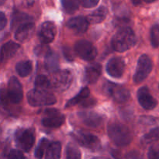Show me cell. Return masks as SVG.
I'll list each match as a JSON object with an SVG mask.
<instances>
[{
	"label": "cell",
	"mask_w": 159,
	"mask_h": 159,
	"mask_svg": "<svg viewBox=\"0 0 159 159\" xmlns=\"http://www.w3.org/2000/svg\"><path fill=\"white\" fill-rule=\"evenodd\" d=\"M48 79L50 89L62 92L69 88L72 83L73 76L71 71L68 70H57L52 73Z\"/></svg>",
	"instance_id": "3957f363"
},
{
	"label": "cell",
	"mask_w": 159,
	"mask_h": 159,
	"mask_svg": "<svg viewBox=\"0 0 159 159\" xmlns=\"http://www.w3.org/2000/svg\"><path fill=\"white\" fill-rule=\"evenodd\" d=\"M138 99L140 105L144 109L151 110L157 107V100L152 96L147 87H142L138 92Z\"/></svg>",
	"instance_id": "7c38bea8"
},
{
	"label": "cell",
	"mask_w": 159,
	"mask_h": 159,
	"mask_svg": "<svg viewBox=\"0 0 159 159\" xmlns=\"http://www.w3.org/2000/svg\"><path fill=\"white\" fill-rule=\"evenodd\" d=\"M61 154V144L58 141L49 144L47 148L45 159H60Z\"/></svg>",
	"instance_id": "44dd1931"
},
{
	"label": "cell",
	"mask_w": 159,
	"mask_h": 159,
	"mask_svg": "<svg viewBox=\"0 0 159 159\" xmlns=\"http://www.w3.org/2000/svg\"><path fill=\"white\" fill-rule=\"evenodd\" d=\"M148 158V159H159V143L155 144L149 148Z\"/></svg>",
	"instance_id": "1f68e13d"
},
{
	"label": "cell",
	"mask_w": 159,
	"mask_h": 159,
	"mask_svg": "<svg viewBox=\"0 0 159 159\" xmlns=\"http://www.w3.org/2000/svg\"><path fill=\"white\" fill-rule=\"evenodd\" d=\"M34 31V23L33 22H28L17 27L15 37L17 40L23 42L30 38Z\"/></svg>",
	"instance_id": "e0dca14e"
},
{
	"label": "cell",
	"mask_w": 159,
	"mask_h": 159,
	"mask_svg": "<svg viewBox=\"0 0 159 159\" xmlns=\"http://www.w3.org/2000/svg\"><path fill=\"white\" fill-rule=\"evenodd\" d=\"M23 87L20 81L16 77H12L8 83L7 97L11 102L18 104L23 99Z\"/></svg>",
	"instance_id": "8fae6325"
},
{
	"label": "cell",
	"mask_w": 159,
	"mask_h": 159,
	"mask_svg": "<svg viewBox=\"0 0 159 159\" xmlns=\"http://www.w3.org/2000/svg\"><path fill=\"white\" fill-rule=\"evenodd\" d=\"M8 159H26V158L20 151L12 150L9 154Z\"/></svg>",
	"instance_id": "836d02e7"
},
{
	"label": "cell",
	"mask_w": 159,
	"mask_h": 159,
	"mask_svg": "<svg viewBox=\"0 0 159 159\" xmlns=\"http://www.w3.org/2000/svg\"><path fill=\"white\" fill-rule=\"evenodd\" d=\"M108 134L112 141L120 147L128 145L133 139L130 129L120 123H113L109 125Z\"/></svg>",
	"instance_id": "7a4b0ae2"
},
{
	"label": "cell",
	"mask_w": 159,
	"mask_h": 159,
	"mask_svg": "<svg viewBox=\"0 0 159 159\" xmlns=\"http://www.w3.org/2000/svg\"><path fill=\"white\" fill-rule=\"evenodd\" d=\"M89 89L87 87L82 89L80 92H79V94L77 96H75V97H73L72 99H70L68 102L66 103V107H74V106L77 105L79 102H82L85 100V99L88 98V96H89Z\"/></svg>",
	"instance_id": "cb8c5ba5"
},
{
	"label": "cell",
	"mask_w": 159,
	"mask_h": 159,
	"mask_svg": "<svg viewBox=\"0 0 159 159\" xmlns=\"http://www.w3.org/2000/svg\"><path fill=\"white\" fill-rule=\"evenodd\" d=\"M7 23V19L3 12H0V30H3Z\"/></svg>",
	"instance_id": "8d00e7d4"
},
{
	"label": "cell",
	"mask_w": 159,
	"mask_h": 159,
	"mask_svg": "<svg viewBox=\"0 0 159 159\" xmlns=\"http://www.w3.org/2000/svg\"><path fill=\"white\" fill-rule=\"evenodd\" d=\"M71 134L72 138L82 147L93 151H97L100 148V141L97 137L92 134L83 131H76Z\"/></svg>",
	"instance_id": "52a82bcc"
},
{
	"label": "cell",
	"mask_w": 159,
	"mask_h": 159,
	"mask_svg": "<svg viewBox=\"0 0 159 159\" xmlns=\"http://www.w3.org/2000/svg\"><path fill=\"white\" fill-rule=\"evenodd\" d=\"M63 52H64V54H65V57H66L68 60L72 61L73 59H74L75 57L74 53L71 51V50L68 47H65V48H63Z\"/></svg>",
	"instance_id": "d590c367"
},
{
	"label": "cell",
	"mask_w": 159,
	"mask_h": 159,
	"mask_svg": "<svg viewBox=\"0 0 159 159\" xmlns=\"http://www.w3.org/2000/svg\"><path fill=\"white\" fill-rule=\"evenodd\" d=\"M65 118L63 114L55 109L45 110L44 117L42 120V124L44 127L49 128H57L65 123Z\"/></svg>",
	"instance_id": "30bf717a"
},
{
	"label": "cell",
	"mask_w": 159,
	"mask_h": 159,
	"mask_svg": "<svg viewBox=\"0 0 159 159\" xmlns=\"http://www.w3.org/2000/svg\"><path fill=\"white\" fill-rule=\"evenodd\" d=\"M151 43L154 48L159 47V25H155L151 30Z\"/></svg>",
	"instance_id": "4dcf8cb0"
},
{
	"label": "cell",
	"mask_w": 159,
	"mask_h": 159,
	"mask_svg": "<svg viewBox=\"0 0 159 159\" xmlns=\"http://www.w3.org/2000/svg\"><path fill=\"white\" fill-rule=\"evenodd\" d=\"M89 22L83 16H77L71 19L67 23V26L75 34H84L88 30Z\"/></svg>",
	"instance_id": "9a60e30c"
},
{
	"label": "cell",
	"mask_w": 159,
	"mask_h": 159,
	"mask_svg": "<svg viewBox=\"0 0 159 159\" xmlns=\"http://www.w3.org/2000/svg\"><path fill=\"white\" fill-rule=\"evenodd\" d=\"M35 85L38 89L46 90L50 89V83L48 77L45 75H39L36 79Z\"/></svg>",
	"instance_id": "f546056e"
},
{
	"label": "cell",
	"mask_w": 159,
	"mask_h": 159,
	"mask_svg": "<svg viewBox=\"0 0 159 159\" xmlns=\"http://www.w3.org/2000/svg\"><path fill=\"white\" fill-rule=\"evenodd\" d=\"M5 2H6V0H0V6H2V5L4 4Z\"/></svg>",
	"instance_id": "b9f144b4"
},
{
	"label": "cell",
	"mask_w": 159,
	"mask_h": 159,
	"mask_svg": "<svg viewBox=\"0 0 159 159\" xmlns=\"http://www.w3.org/2000/svg\"><path fill=\"white\" fill-rule=\"evenodd\" d=\"M152 61L147 54H143L140 57L138 61L137 69L134 76V82L139 84L145 80L152 70Z\"/></svg>",
	"instance_id": "8992f818"
},
{
	"label": "cell",
	"mask_w": 159,
	"mask_h": 159,
	"mask_svg": "<svg viewBox=\"0 0 159 159\" xmlns=\"http://www.w3.org/2000/svg\"><path fill=\"white\" fill-rule=\"evenodd\" d=\"M49 141L46 138H43V139L40 141V142L39 143L38 146H37V149H36L35 152V156L36 158L38 159H41L43 158V155H44L45 151L48 148V145H49Z\"/></svg>",
	"instance_id": "f1b7e54d"
},
{
	"label": "cell",
	"mask_w": 159,
	"mask_h": 159,
	"mask_svg": "<svg viewBox=\"0 0 159 159\" xmlns=\"http://www.w3.org/2000/svg\"><path fill=\"white\" fill-rule=\"evenodd\" d=\"M125 70V62L121 57L110 59L107 65V71L111 77L120 78Z\"/></svg>",
	"instance_id": "5bb4252c"
},
{
	"label": "cell",
	"mask_w": 159,
	"mask_h": 159,
	"mask_svg": "<svg viewBox=\"0 0 159 159\" xmlns=\"http://www.w3.org/2000/svg\"><path fill=\"white\" fill-rule=\"evenodd\" d=\"M57 29L53 22H45L42 24L39 32V39L40 42L44 44H48L52 42L55 37Z\"/></svg>",
	"instance_id": "4fadbf2b"
},
{
	"label": "cell",
	"mask_w": 159,
	"mask_h": 159,
	"mask_svg": "<svg viewBox=\"0 0 159 159\" xmlns=\"http://www.w3.org/2000/svg\"><path fill=\"white\" fill-rule=\"evenodd\" d=\"M83 7L85 8H93L97 6L99 0H79Z\"/></svg>",
	"instance_id": "d6a6232c"
},
{
	"label": "cell",
	"mask_w": 159,
	"mask_h": 159,
	"mask_svg": "<svg viewBox=\"0 0 159 159\" xmlns=\"http://www.w3.org/2000/svg\"><path fill=\"white\" fill-rule=\"evenodd\" d=\"M127 159H143L138 152H132L127 155Z\"/></svg>",
	"instance_id": "74e56055"
},
{
	"label": "cell",
	"mask_w": 159,
	"mask_h": 159,
	"mask_svg": "<svg viewBox=\"0 0 159 159\" xmlns=\"http://www.w3.org/2000/svg\"><path fill=\"white\" fill-rule=\"evenodd\" d=\"M16 141L21 150L28 152L35 142L34 134L30 130H20L16 134Z\"/></svg>",
	"instance_id": "9c48e42d"
},
{
	"label": "cell",
	"mask_w": 159,
	"mask_h": 159,
	"mask_svg": "<svg viewBox=\"0 0 159 159\" xmlns=\"http://www.w3.org/2000/svg\"><path fill=\"white\" fill-rule=\"evenodd\" d=\"M61 5L67 13L72 14L79 9V0H61Z\"/></svg>",
	"instance_id": "d4e9b609"
},
{
	"label": "cell",
	"mask_w": 159,
	"mask_h": 159,
	"mask_svg": "<svg viewBox=\"0 0 159 159\" xmlns=\"http://www.w3.org/2000/svg\"><path fill=\"white\" fill-rule=\"evenodd\" d=\"M107 13H108V9L104 6H101L95 10L93 13L90 14L86 19L89 23L96 24V23H99L103 21L107 17Z\"/></svg>",
	"instance_id": "d6986e66"
},
{
	"label": "cell",
	"mask_w": 159,
	"mask_h": 159,
	"mask_svg": "<svg viewBox=\"0 0 159 159\" xmlns=\"http://www.w3.org/2000/svg\"><path fill=\"white\" fill-rule=\"evenodd\" d=\"M2 60H3V57H2V56L1 51H0V63H1L2 61Z\"/></svg>",
	"instance_id": "7bdbcfd3"
},
{
	"label": "cell",
	"mask_w": 159,
	"mask_h": 159,
	"mask_svg": "<svg viewBox=\"0 0 159 159\" xmlns=\"http://www.w3.org/2000/svg\"><path fill=\"white\" fill-rule=\"evenodd\" d=\"M66 159H81V152L75 145L69 144L67 147Z\"/></svg>",
	"instance_id": "83f0119b"
},
{
	"label": "cell",
	"mask_w": 159,
	"mask_h": 159,
	"mask_svg": "<svg viewBox=\"0 0 159 159\" xmlns=\"http://www.w3.org/2000/svg\"><path fill=\"white\" fill-rule=\"evenodd\" d=\"M81 120L89 127H98L102 123V116L94 112H81L79 113Z\"/></svg>",
	"instance_id": "2e32d148"
},
{
	"label": "cell",
	"mask_w": 159,
	"mask_h": 159,
	"mask_svg": "<svg viewBox=\"0 0 159 159\" xmlns=\"http://www.w3.org/2000/svg\"><path fill=\"white\" fill-rule=\"evenodd\" d=\"M27 99L28 102L33 107L53 105L57 101L54 95L46 90L38 89L30 90L27 94Z\"/></svg>",
	"instance_id": "277c9868"
},
{
	"label": "cell",
	"mask_w": 159,
	"mask_h": 159,
	"mask_svg": "<svg viewBox=\"0 0 159 159\" xmlns=\"http://www.w3.org/2000/svg\"><path fill=\"white\" fill-rule=\"evenodd\" d=\"M103 93L107 96H111L115 102L118 103H124L127 102L130 97V93L127 89L119 86L112 82H106L103 85Z\"/></svg>",
	"instance_id": "5b68a950"
},
{
	"label": "cell",
	"mask_w": 159,
	"mask_h": 159,
	"mask_svg": "<svg viewBox=\"0 0 159 159\" xmlns=\"http://www.w3.org/2000/svg\"><path fill=\"white\" fill-rule=\"evenodd\" d=\"M136 43V37L130 27H123L115 34L112 39V47L117 52H124L133 48Z\"/></svg>",
	"instance_id": "6da1fadb"
},
{
	"label": "cell",
	"mask_w": 159,
	"mask_h": 159,
	"mask_svg": "<svg viewBox=\"0 0 159 159\" xmlns=\"http://www.w3.org/2000/svg\"><path fill=\"white\" fill-rule=\"evenodd\" d=\"M102 73V66L99 64L95 63L89 65L85 69V80L90 84L95 83L100 77Z\"/></svg>",
	"instance_id": "ac0fdd59"
},
{
	"label": "cell",
	"mask_w": 159,
	"mask_h": 159,
	"mask_svg": "<svg viewBox=\"0 0 159 159\" xmlns=\"http://www.w3.org/2000/svg\"><path fill=\"white\" fill-rule=\"evenodd\" d=\"M143 142L145 144H150V143L155 142V141H159V127L152 129L151 131L146 134L143 137Z\"/></svg>",
	"instance_id": "4316f807"
},
{
	"label": "cell",
	"mask_w": 159,
	"mask_h": 159,
	"mask_svg": "<svg viewBox=\"0 0 159 159\" xmlns=\"http://www.w3.org/2000/svg\"><path fill=\"white\" fill-rule=\"evenodd\" d=\"M144 1L147 3H152V2H155L156 0H144Z\"/></svg>",
	"instance_id": "ab89813d"
},
{
	"label": "cell",
	"mask_w": 159,
	"mask_h": 159,
	"mask_svg": "<svg viewBox=\"0 0 159 159\" xmlns=\"http://www.w3.org/2000/svg\"><path fill=\"white\" fill-rule=\"evenodd\" d=\"M30 22V17L28 15L25 13H22V12H16L14 13L13 18H12V27L18 25V27L21 25L24 24V23Z\"/></svg>",
	"instance_id": "484cf974"
},
{
	"label": "cell",
	"mask_w": 159,
	"mask_h": 159,
	"mask_svg": "<svg viewBox=\"0 0 159 159\" xmlns=\"http://www.w3.org/2000/svg\"><path fill=\"white\" fill-rule=\"evenodd\" d=\"M19 48H20V45L17 44L15 42L9 41L5 43L0 50L3 59H9L12 57V56L15 55Z\"/></svg>",
	"instance_id": "ffe728a7"
},
{
	"label": "cell",
	"mask_w": 159,
	"mask_h": 159,
	"mask_svg": "<svg viewBox=\"0 0 159 159\" xmlns=\"http://www.w3.org/2000/svg\"><path fill=\"white\" fill-rule=\"evenodd\" d=\"M143 1H144V0H132L133 4L134 5V6H138V5L141 4Z\"/></svg>",
	"instance_id": "f35d334b"
},
{
	"label": "cell",
	"mask_w": 159,
	"mask_h": 159,
	"mask_svg": "<svg viewBox=\"0 0 159 159\" xmlns=\"http://www.w3.org/2000/svg\"><path fill=\"white\" fill-rule=\"evenodd\" d=\"M35 52L37 53V55H45L46 56L48 53L51 52L49 48H47V47L43 46H40L37 47L35 50Z\"/></svg>",
	"instance_id": "e575fe53"
},
{
	"label": "cell",
	"mask_w": 159,
	"mask_h": 159,
	"mask_svg": "<svg viewBox=\"0 0 159 159\" xmlns=\"http://www.w3.org/2000/svg\"><path fill=\"white\" fill-rule=\"evenodd\" d=\"M75 51L77 55L85 61H93L97 55V50L91 42L81 40L75 45Z\"/></svg>",
	"instance_id": "ba28073f"
},
{
	"label": "cell",
	"mask_w": 159,
	"mask_h": 159,
	"mask_svg": "<svg viewBox=\"0 0 159 159\" xmlns=\"http://www.w3.org/2000/svg\"><path fill=\"white\" fill-rule=\"evenodd\" d=\"M17 73L22 77H26L29 75L33 70V64L31 61H22L16 66Z\"/></svg>",
	"instance_id": "603a6c76"
},
{
	"label": "cell",
	"mask_w": 159,
	"mask_h": 159,
	"mask_svg": "<svg viewBox=\"0 0 159 159\" xmlns=\"http://www.w3.org/2000/svg\"><path fill=\"white\" fill-rule=\"evenodd\" d=\"M93 159H109V158H104V157H98V158H93Z\"/></svg>",
	"instance_id": "60d3db41"
},
{
	"label": "cell",
	"mask_w": 159,
	"mask_h": 159,
	"mask_svg": "<svg viewBox=\"0 0 159 159\" xmlns=\"http://www.w3.org/2000/svg\"><path fill=\"white\" fill-rule=\"evenodd\" d=\"M45 68L48 71L54 72L57 71L58 68V56L56 54L52 52H50L45 56V61H44Z\"/></svg>",
	"instance_id": "7402d4cb"
}]
</instances>
